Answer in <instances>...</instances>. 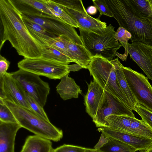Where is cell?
Returning a JSON list of instances; mask_svg holds the SVG:
<instances>
[{
  "mask_svg": "<svg viewBox=\"0 0 152 152\" xmlns=\"http://www.w3.org/2000/svg\"><path fill=\"white\" fill-rule=\"evenodd\" d=\"M0 19L2 28L0 50L8 41L18 54L24 58L42 57V45L30 33L22 13L12 0H0Z\"/></svg>",
  "mask_w": 152,
  "mask_h": 152,
  "instance_id": "1",
  "label": "cell"
},
{
  "mask_svg": "<svg viewBox=\"0 0 152 152\" xmlns=\"http://www.w3.org/2000/svg\"><path fill=\"white\" fill-rule=\"evenodd\" d=\"M120 26L129 32L132 42L137 41L152 46V22L136 16L126 0H105Z\"/></svg>",
  "mask_w": 152,
  "mask_h": 152,
  "instance_id": "2",
  "label": "cell"
},
{
  "mask_svg": "<svg viewBox=\"0 0 152 152\" xmlns=\"http://www.w3.org/2000/svg\"><path fill=\"white\" fill-rule=\"evenodd\" d=\"M21 128L35 135L57 142L63 137V132L32 110L18 105L10 101L3 99Z\"/></svg>",
  "mask_w": 152,
  "mask_h": 152,
  "instance_id": "3",
  "label": "cell"
},
{
  "mask_svg": "<svg viewBox=\"0 0 152 152\" xmlns=\"http://www.w3.org/2000/svg\"><path fill=\"white\" fill-rule=\"evenodd\" d=\"M79 30L83 45L92 57L100 55L110 61L116 56L117 50L122 46L114 37L115 31L111 24L101 29Z\"/></svg>",
  "mask_w": 152,
  "mask_h": 152,
  "instance_id": "4",
  "label": "cell"
},
{
  "mask_svg": "<svg viewBox=\"0 0 152 152\" xmlns=\"http://www.w3.org/2000/svg\"><path fill=\"white\" fill-rule=\"evenodd\" d=\"M88 69L94 80L104 90L134 111L119 86L112 59L109 61L101 55H96L92 57Z\"/></svg>",
  "mask_w": 152,
  "mask_h": 152,
  "instance_id": "5",
  "label": "cell"
},
{
  "mask_svg": "<svg viewBox=\"0 0 152 152\" xmlns=\"http://www.w3.org/2000/svg\"><path fill=\"white\" fill-rule=\"evenodd\" d=\"M68 65L42 58H24L18 64L19 69L53 79H61L69 74Z\"/></svg>",
  "mask_w": 152,
  "mask_h": 152,
  "instance_id": "6",
  "label": "cell"
},
{
  "mask_svg": "<svg viewBox=\"0 0 152 152\" xmlns=\"http://www.w3.org/2000/svg\"><path fill=\"white\" fill-rule=\"evenodd\" d=\"M123 71L137 103L152 112V86L147 77L130 67L123 66Z\"/></svg>",
  "mask_w": 152,
  "mask_h": 152,
  "instance_id": "7",
  "label": "cell"
},
{
  "mask_svg": "<svg viewBox=\"0 0 152 152\" xmlns=\"http://www.w3.org/2000/svg\"><path fill=\"white\" fill-rule=\"evenodd\" d=\"M11 73L20 83L26 92L42 107L45 106L50 91L48 83L42 80L39 76L20 69Z\"/></svg>",
  "mask_w": 152,
  "mask_h": 152,
  "instance_id": "8",
  "label": "cell"
},
{
  "mask_svg": "<svg viewBox=\"0 0 152 152\" xmlns=\"http://www.w3.org/2000/svg\"><path fill=\"white\" fill-rule=\"evenodd\" d=\"M132 111L116 97L104 90L96 115L93 119V121L97 127H105L106 119L107 117L125 115L135 117Z\"/></svg>",
  "mask_w": 152,
  "mask_h": 152,
  "instance_id": "9",
  "label": "cell"
},
{
  "mask_svg": "<svg viewBox=\"0 0 152 152\" xmlns=\"http://www.w3.org/2000/svg\"><path fill=\"white\" fill-rule=\"evenodd\" d=\"M25 15L42 26L53 37L64 35L74 43L83 45L80 36L74 28L64 21L56 20L45 15Z\"/></svg>",
  "mask_w": 152,
  "mask_h": 152,
  "instance_id": "10",
  "label": "cell"
},
{
  "mask_svg": "<svg viewBox=\"0 0 152 152\" xmlns=\"http://www.w3.org/2000/svg\"><path fill=\"white\" fill-rule=\"evenodd\" d=\"M26 93L22 85L11 73L6 72L3 77H0V99L32 110L27 101Z\"/></svg>",
  "mask_w": 152,
  "mask_h": 152,
  "instance_id": "11",
  "label": "cell"
},
{
  "mask_svg": "<svg viewBox=\"0 0 152 152\" xmlns=\"http://www.w3.org/2000/svg\"><path fill=\"white\" fill-rule=\"evenodd\" d=\"M127 47L131 58L152 81V46L135 41L128 43Z\"/></svg>",
  "mask_w": 152,
  "mask_h": 152,
  "instance_id": "12",
  "label": "cell"
},
{
  "mask_svg": "<svg viewBox=\"0 0 152 152\" xmlns=\"http://www.w3.org/2000/svg\"><path fill=\"white\" fill-rule=\"evenodd\" d=\"M97 130L107 137L117 140L134 148L137 151L145 149L152 144V140L108 127H100Z\"/></svg>",
  "mask_w": 152,
  "mask_h": 152,
  "instance_id": "13",
  "label": "cell"
},
{
  "mask_svg": "<svg viewBox=\"0 0 152 152\" xmlns=\"http://www.w3.org/2000/svg\"><path fill=\"white\" fill-rule=\"evenodd\" d=\"M12 1L21 12L24 15L43 14L56 20L62 21L58 15L50 7L44 0H14Z\"/></svg>",
  "mask_w": 152,
  "mask_h": 152,
  "instance_id": "14",
  "label": "cell"
},
{
  "mask_svg": "<svg viewBox=\"0 0 152 152\" xmlns=\"http://www.w3.org/2000/svg\"><path fill=\"white\" fill-rule=\"evenodd\" d=\"M58 37L66 47L73 62L79 64L83 68L88 69L92 56L84 45L74 43L64 35Z\"/></svg>",
  "mask_w": 152,
  "mask_h": 152,
  "instance_id": "15",
  "label": "cell"
},
{
  "mask_svg": "<svg viewBox=\"0 0 152 152\" xmlns=\"http://www.w3.org/2000/svg\"><path fill=\"white\" fill-rule=\"evenodd\" d=\"M21 128L18 123L0 121V152H15L16 136Z\"/></svg>",
  "mask_w": 152,
  "mask_h": 152,
  "instance_id": "16",
  "label": "cell"
},
{
  "mask_svg": "<svg viewBox=\"0 0 152 152\" xmlns=\"http://www.w3.org/2000/svg\"><path fill=\"white\" fill-rule=\"evenodd\" d=\"M60 6L74 20L79 29L94 31L104 28L107 26L106 23L92 17L87 13L81 12Z\"/></svg>",
  "mask_w": 152,
  "mask_h": 152,
  "instance_id": "17",
  "label": "cell"
},
{
  "mask_svg": "<svg viewBox=\"0 0 152 152\" xmlns=\"http://www.w3.org/2000/svg\"><path fill=\"white\" fill-rule=\"evenodd\" d=\"M88 89L84 99L86 110L93 119L96 116L104 90L94 80L87 83Z\"/></svg>",
  "mask_w": 152,
  "mask_h": 152,
  "instance_id": "18",
  "label": "cell"
},
{
  "mask_svg": "<svg viewBox=\"0 0 152 152\" xmlns=\"http://www.w3.org/2000/svg\"><path fill=\"white\" fill-rule=\"evenodd\" d=\"M51 140L34 135L28 136L20 152H52Z\"/></svg>",
  "mask_w": 152,
  "mask_h": 152,
  "instance_id": "19",
  "label": "cell"
},
{
  "mask_svg": "<svg viewBox=\"0 0 152 152\" xmlns=\"http://www.w3.org/2000/svg\"><path fill=\"white\" fill-rule=\"evenodd\" d=\"M67 74L63 77L56 87V91L61 97L64 100L73 98H77L82 91L73 79Z\"/></svg>",
  "mask_w": 152,
  "mask_h": 152,
  "instance_id": "20",
  "label": "cell"
},
{
  "mask_svg": "<svg viewBox=\"0 0 152 152\" xmlns=\"http://www.w3.org/2000/svg\"><path fill=\"white\" fill-rule=\"evenodd\" d=\"M112 60L115 66L117 78L119 86L134 111H135V106L138 103L125 78L123 71L124 66L120 61L118 58L112 59Z\"/></svg>",
  "mask_w": 152,
  "mask_h": 152,
  "instance_id": "21",
  "label": "cell"
},
{
  "mask_svg": "<svg viewBox=\"0 0 152 152\" xmlns=\"http://www.w3.org/2000/svg\"><path fill=\"white\" fill-rule=\"evenodd\" d=\"M32 36L40 43L48 45L58 50L69 58L72 61L64 43L59 37H53L41 33L29 31Z\"/></svg>",
  "mask_w": 152,
  "mask_h": 152,
  "instance_id": "22",
  "label": "cell"
},
{
  "mask_svg": "<svg viewBox=\"0 0 152 152\" xmlns=\"http://www.w3.org/2000/svg\"><path fill=\"white\" fill-rule=\"evenodd\" d=\"M132 117L125 115H112L106 118V127L130 133Z\"/></svg>",
  "mask_w": 152,
  "mask_h": 152,
  "instance_id": "23",
  "label": "cell"
},
{
  "mask_svg": "<svg viewBox=\"0 0 152 152\" xmlns=\"http://www.w3.org/2000/svg\"><path fill=\"white\" fill-rule=\"evenodd\" d=\"M137 17L152 22V9L148 0H126Z\"/></svg>",
  "mask_w": 152,
  "mask_h": 152,
  "instance_id": "24",
  "label": "cell"
},
{
  "mask_svg": "<svg viewBox=\"0 0 152 152\" xmlns=\"http://www.w3.org/2000/svg\"><path fill=\"white\" fill-rule=\"evenodd\" d=\"M42 45L43 53L41 58L65 65L73 62L69 58L58 50L46 44Z\"/></svg>",
  "mask_w": 152,
  "mask_h": 152,
  "instance_id": "25",
  "label": "cell"
},
{
  "mask_svg": "<svg viewBox=\"0 0 152 152\" xmlns=\"http://www.w3.org/2000/svg\"><path fill=\"white\" fill-rule=\"evenodd\" d=\"M130 133L152 140V129L142 120L132 117Z\"/></svg>",
  "mask_w": 152,
  "mask_h": 152,
  "instance_id": "26",
  "label": "cell"
},
{
  "mask_svg": "<svg viewBox=\"0 0 152 152\" xmlns=\"http://www.w3.org/2000/svg\"><path fill=\"white\" fill-rule=\"evenodd\" d=\"M108 137L109 138L108 142L99 150L104 152H136L137 151L136 149L125 143Z\"/></svg>",
  "mask_w": 152,
  "mask_h": 152,
  "instance_id": "27",
  "label": "cell"
},
{
  "mask_svg": "<svg viewBox=\"0 0 152 152\" xmlns=\"http://www.w3.org/2000/svg\"><path fill=\"white\" fill-rule=\"evenodd\" d=\"M115 39L119 41L120 44L125 49L123 54L118 53L117 57L123 61L126 60L128 55L127 44L128 41L131 39L132 35L131 33L124 28L119 26L114 35Z\"/></svg>",
  "mask_w": 152,
  "mask_h": 152,
  "instance_id": "28",
  "label": "cell"
},
{
  "mask_svg": "<svg viewBox=\"0 0 152 152\" xmlns=\"http://www.w3.org/2000/svg\"><path fill=\"white\" fill-rule=\"evenodd\" d=\"M44 0L50 7L58 15L61 20L73 27L78 28L75 21L60 5L53 0Z\"/></svg>",
  "mask_w": 152,
  "mask_h": 152,
  "instance_id": "29",
  "label": "cell"
},
{
  "mask_svg": "<svg viewBox=\"0 0 152 152\" xmlns=\"http://www.w3.org/2000/svg\"><path fill=\"white\" fill-rule=\"evenodd\" d=\"M65 8L84 13H87L81 0H53Z\"/></svg>",
  "mask_w": 152,
  "mask_h": 152,
  "instance_id": "30",
  "label": "cell"
},
{
  "mask_svg": "<svg viewBox=\"0 0 152 152\" xmlns=\"http://www.w3.org/2000/svg\"><path fill=\"white\" fill-rule=\"evenodd\" d=\"M26 96L27 101L32 110L46 120L50 121L43 107L26 92Z\"/></svg>",
  "mask_w": 152,
  "mask_h": 152,
  "instance_id": "31",
  "label": "cell"
},
{
  "mask_svg": "<svg viewBox=\"0 0 152 152\" xmlns=\"http://www.w3.org/2000/svg\"><path fill=\"white\" fill-rule=\"evenodd\" d=\"M135 110L142 120L152 129V112L138 103L135 106Z\"/></svg>",
  "mask_w": 152,
  "mask_h": 152,
  "instance_id": "32",
  "label": "cell"
},
{
  "mask_svg": "<svg viewBox=\"0 0 152 152\" xmlns=\"http://www.w3.org/2000/svg\"><path fill=\"white\" fill-rule=\"evenodd\" d=\"M22 15L24 22L29 31L41 33L53 37L48 34L41 26L33 21L22 13Z\"/></svg>",
  "mask_w": 152,
  "mask_h": 152,
  "instance_id": "33",
  "label": "cell"
},
{
  "mask_svg": "<svg viewBox=\"0 0 152 152\" xmlns=\"http://www.w3.org/2000/svg\"><path fill=\"white\" fill-rule=\"evenodd\" d=\"M0 121L7 123H17L13 115L4 102L0 104Z\"/></svg>",
  "mask_w": 152,
  "mask_h": 152,
  "instance_id": "34",
  "label": "cell"
},
{
  "mask_svg": "<svg viewBox=\"0 0 152 152\" xmlns=\"http://www.w3.org/2000/svg\"><path fill=\"white\" fill-rule=\"evenodd\" d=\"M95 6L99 12V15L97 19L100 20L102 15L113 17V15L109 8L105 0H98L92 1Z\"/></svg>",
  "mask_w": 152,
  "mask_h": 152,
  "instance_id": "35",
  "label": "cell"
},
{
  "mask_svg": "<svg viewBox=\"0 0 152 152\" xmlns=\"http://www.w3.org/2000/svg\"><path fill=\"white\" fill-rule=\"evenodd\" d=\"M86 149L81 146L64 144L53 149L52 152H85Z\"/></svg>",
  "mask_w": 152,
  "mask_h": 152,
  "instance_id": "36",
  "label": "cell"
},
{
  "mask_svg": "<svg viewBox=\"0 0 152 152\" xmlns=\"http://www.w3.org/2000/svg\"><path fill=\"white\" fill-rule=\"evenodd\" d=\"M10 62L4 57L0 56V77H3L8 69Z\"/></svg>",
  "mask_w": 152,
  "mask_h": 152,
  "instance_id": "37",
  "label": "cell"
},
{
  "mask_svg": "<svg viewBox=\"0 0 152 152\" xmlns=\"http://www.w3.org/2000/svg\"><path fill=\"white\" fill-rule=\"evenodd\" d=\"M109 140V137L105 136L104 133H102L99 140L94 147V149L97 150H99L106 144Z\"/></svg>",
  "mask_w": 152,
  "mask_h": 152,
  "instance_id": "38",
  "label": "cell"
},
{
  "mask_svg": "<svg viewBox=\"0 0 152 152\" xmlns=\"http://www.w3.org/2000/svg\"><path fill=\"white\" fill-rule=\"evenodd\" d=\"M82 68H83L81 66L77 64L68 65V69L69 72L78 71Z\"/></svg>",
  "mask_w": 152,
  "mask_h": 152,
  "instance_id": "39",
  "label": "cell"
},
{
  "mask_svg": "<svg viewBox=\"0 0 152 152\" xmlns=\"http://www.w3.org/2000/svg\"><path fill=\"white\" fill-rule=\"evenodd\" d=\"M97 10L95 6H91L88 8L86 11L89 15H94L96 14Z\"/></svg>",
  "mask_w": 152,
  "mask_h": 152,
  "instance_id": "40",
  "label": "cell"
},
{
  "mask_svg": "<svg viewBox=\"0 0 152 152\" xmlns=\"http://www.w3.org/2000/svg\"><path fill=\"white\" fill-rule=\"evenodd\" d=\"M85 152H104L100 150L86 148Z\"/></svg>",
  "mask_w": 152,
  "mask_h": 152,
  "instance_id": "41",
  "label": "cell"
},
{
  "mask_svg": "<svg viewBox=\"0 0 152 152\" xmlns=\"http://www.w3.org/2000/svg\"><path fill=\"white\" fill-rule=\"evenodd\" d=\"M139 152H152V144L144 150L139 151Z\"/></svg>",
  "mask_w": 152,
  "mask_h": 152,
  "instance_id": "42",
  "label": "cell"
},
{
  "mask_svg": "<svg viewBox=\"0 0 152 152\" xmlns=\"http://www.w3.org/2000/svg\"><path fill=\"white\" fill-rule=\"evenodd\" d=\"M149 4L152 9V0H148Z\"/></svg>",
  "mask_w": 152,
  "mask_h": 152,
  "instance_id": "43",
  "label": "cell"
}]
</instances>
